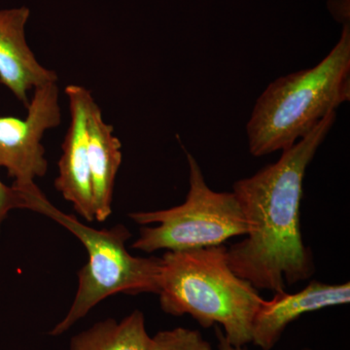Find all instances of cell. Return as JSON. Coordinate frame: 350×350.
<instances>
[{
    "instance_id": "cell-7",
    "label": "cell",
    "mask_w": 350,
    "mask_h": 350,
    "mask_svg": "<svg viewBox=\"0 0 350 350\" xmlns=\"http://www.w3.org/2000/svg\"><path fill=\"white\" fill-rule=\"evenodd\" d=\"M70 123L62 144L59 175L55 188L76 213L88 222L94 221L93 191L88 156V117L94 101L91 92L78 85L66 88Z\"/></svg>"
},
{
    "instance_id": "cell-3",
    "label": "cell",
    "mask_w": 350,
    "mask_h": 350,
    "mask_svg": "<svg viewBox=\"0 0 350 350\" xmlns=\"http://www.w3.org/2000/svg\"><path fill=\"white\" fill-rule=\"evenodd\" d=\"M162 262L158 295L163 312L191 315L204 328L221 326L234 347L250 344L253 319L264 299L230 268L226 246L167 251Z\"/></svg>"
},
{
    "instance_id": "cell-2",
    "label": "cell",
    "mask_w": 350,
    "mask_h": 350,
    "mask_svg": "<svg viewBox=\"0 0 350 350\" xmlns=\"http://www.w3.org/2000/svg\"><path fill=\"white\" fill-rule=\"evenodd\" d=\"M350 100V25L312 68L282 76L257 98L246 125L251 155L287 150Z\"/></svg>"
},
{
    "instance_id": "cell-14",
    "label": "cell",
    "mask_w": 350,
    "mask_h": 350,
    "mask_svg": "<svg viewBox=\"0 0 350 350\" xmlns=\"http://www.w3.org/2000/svg\"><path fill=\"white\" fill-rule=\"evenodd\" d=\"M328 9L342 25L349 24V0H329Z\"/></svg>"
},
{
    "instance_id": "cell-9",
    "label": "cell",
    "mask_w": 350,
    "mask_h": 350,
    "mask_svg": "<svg viewBox=\"0 0 350 350\" xmlns=\"http://www.w3.org/2000/svg\"><path fill=\"white\" fill-rule=\"evenodd\" d=\"M29 18L27 7L0 10V84L25 108L31 100L29 91L57 83V73L39 63L27 42Z\"/></svg>"
},
{
    "instance_id": "cell-11",
    "label": "cell",
    "mask_w": 350,
    "mask_h": 350,
    "mask_svg": "<svg viewBox=\"0 0 350 350\" xmlns=\"http://www.w3.org/2000/svg\"><path fill=\"white\" fill-rule=\"evenodd\" d=\"M150 338L144 312L135 310L120 321L100 320L76 334L69 350H147Z\"/></svg>"
},
{
    "instance_id": "cell-12",
    "label": "cell",
    "mask_w": 350,
    "mask_h": 350,
    "mask_svg": "<svg viewBox=\"0 0 350 350\" xmlns=\"http://www.w3.org/2000/svg\"><path fill=\"white\" fill-rule=\"evenodd\" d=\"M147 350H213L198 330L177 327L158 332L150 338Z\"/></svg>"
},
{
    "instance_id": "cell-6",
    "label": "cell",
    "mask_w": 350,
    "mask_h": 350,
    "mask_svg": "<svg viewBox=\"0 0 350 350\" xmlns=\"http://www.w3.org/2000/svg\"><path fill=\"white\" fill-rule=\"evenodd\" d=\"M33 91L25 118L0 116V167L7 170L15 187L27 193L40 191L36 180L48 170L43 137L62 120L57 83Z\"/></svg>"
},
{
    "instance_id": "cell-5",
    "label": "cell",
    "mask_w": 350,
    "mask_h": 350,
    "mask_svg": "<svg viewBox=\"0 0 350 350\" xmlns=\"http://www.w3.org/2000/svg\"><path fill=\"white\" fill-rule=\"evenodd\" d=\"M187 162L189 191L183 204L129 214L142 225L139 237L131 244L133 250L146 253L198 250L247 234V222L234 193L211 190L192 154L187 153Z\"/></svg>"
},
{
    "instance_id": "cell-15",
    "label": "cell",
    "mask_w": 350,
    "mask_h": 350,
    "mask_svg": "<svg viewBox=\"0 0 350 350\" xmlns=\"http://www.w3.org/2000/svg\"><path fill=\"white\" fill-rule=\"evenodd\" d=\"M215 335L218 340V350H247L245 347H234L226 340L224 333L220 326H214Z\"/></svg>"
},
{
    "instance_id": "cell-10",
    "label": "cell",
    "mask_w": 350,
    "mask_h": 350,
    "mask_svg": "<svg viewBox=\"0 0 350 350\" xmlns=\"http://www.w3.org/2000/svg\"><path fill=\"white\" fill-rule=\"evenodd\" d=\"M88 156L93 191L94 220L105 222L112 214L115 180L122 163V144L94 101L88 117Z\"/></svg>"
},
{
    "instance_id": "cell-8",
    "label": "cell",
    "mask_w": 350,
    "mask_h": 350,
    "mask_svg": "<svg viewBox=\"0 0 350 350\" xmlns=\"http://www.w3.org/2000/svg\"><path fill=\"white\" fill-rule=\"evenodd\" d=\"M349 301V282L326 284L313 280L297 293H273L271 300L264 299L260 304L253 319L251 344L262 350H271L287 326L301 315L330 306L347 305Z\"/></svg>"
},
{
    "instance_id": "cell-1",
    "label": "cell",
    "mask_w": 350,
    "mask_h": 350,
    "mask_svg": "<svg viewBox=\"0 0 350 350\" xmlns=\"http://www.w3.org/2000/svg\"><path fill=\"white\" fill-rule=\"evenodd\" d=\"M336 118L337 113H330L310 135L282 151L278 162L232 186L248 232L227 248L228 262L257 290L286 291L314 273L313 254L301 231L304 179Z\"/></svg>"
},
{
    "instance_id": "cell-13",
    "label": "cell",
    "mask_w": 350,
    "mask_h": 350,
    "mask_svg": "<svg viewBox=\"0 0 350 350\" xmlns=\"http://www.w3.org/2000/svg\"><path fill=\"white\" fill-rule=\"evenodd\" d=\"M41 190L36 193H27L15 186L6 185L0 179V236L4 221L9 213L16 209H29L33 211L36 198L41 194Z\"/></svg>"
},
{
    "instance_id": "cell-4",
    "label": "cell",
    "mask_w": 350,
    "mask_h": 350,
    "mask_svg": "<svg viewBox=\"0 0 350 350\" xmlns=\"http://www.w3.org/2000/svg\"><path fill=\"white\" fill-rule=\"evenodd\" d=\"M34 213L43 214L66 228L79 239L88 253L87 264L78 271L75 300L66 317L50 331L51 337H59L70 330L94 306L113 295H158L162 258L131 255L126 247L131 232L126 226L94 229L59 211L45 195L36 200Z\"/></svg>"
}]
</instances>
